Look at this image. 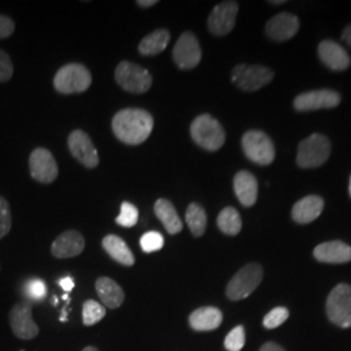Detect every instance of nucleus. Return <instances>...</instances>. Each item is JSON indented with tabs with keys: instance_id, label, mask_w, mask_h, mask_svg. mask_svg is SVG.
I'll use <instances>...</instances> for the list:
<instances>
[{
	"instance_id": "obj_1",
	"label": "nucleus",
	"mask_w": 351,
	"mask_h": 351,
	"mask_svg": "<svg viewBox=\"0 0 351 351\" xmlns=\"http://www.w3.org/2000/svg\"><path fill=\"white\" fill-rule=\"evenodd\" d=\"M154 129L151 113L141 108H125L113 116L112 130L123 143L137 146L150 137Z\"/></svg>"
},
{
	"instance_id": "obj_2",
	"label": "nucleus",
	"mask_w": 351,
	"mask_h": 351,
	"mask_svg": "<svg viewBox=\"0 0 351 351\" xmlns=\"http://www.w3.org/2000/svg\"><path fill=\"white\" fill-rule=\"evenodd\" d=\"M190 134L193 141L207 151H217L226 142V130L211 114L204 113L191 123Z\"/></svg>"
},
{
	"instance_id": "obj_3",
	"label": "nucleus",
	"mask_w": 351,
	"mask_h": 351,
	"mask_svg": "<svg viewBox=\"0 0 351 351\" xmlns=\"http://www.w3.org/2000/svg\"><path fill=\"white\" fill-rule=\"evenodd\" d=\"M91 73L82 64H66L53 78V86L60 94H78L86 91L91 85Z\"/></svg>"
},
{
	"instance_id": "obj_4",
	"label": "nucleus",
	"mask_w": 351,
	"mask_h": 351,
	"mask_svg": "<svg viewBox=\"0 0 351 351\" xmlns=\"http://www.w3.org/2000/svg\"><path fill=\"white\" fill-rule=\"evenodd\" d=\"M263 278V269L259 264L250 263L242 267L232 277L226 287V297L230 301H241L250 295L259 287Z\"/></svg>"
},
{
	"instance_id": "obj_5",
	"label": "nucleus",
	"mask_w": 351,
	"mask_h": 351,
	"mask_svg": "<svg viewBox=\"0 0 351 351\" xmlns=\"http://www.w3.org/2000/svg\"><path fill=\"white\" fill-rule=\"evenodd\" d=\"M116 82L132 94L147 93L152 86V75L150 72L138 64L121 62L114 71Z\"/></svg>"
},
{
	"instance_id": "obj_6",
	"label": "nucleus",
	"mask_w": 351,
	"mask_h": 351,
	"mask_svg": "<svg viewBox=\"0 0 351 351\" xmlns=\"http://www.w3.org/2000/svg\"><path fill=\"white\" fill-rule=\"evenodd\" d=\"M242 149L247 159L259 165H269L275 160L274 142L262 130H249L242 137Z\"/></svg>"
},
{
	"instance_id": "obj_7",
	"label": "nucleus",
	"mask_w": 351,
	"mask_h": 351,
	"mask_svg": "<svg viewBox=\"0 0 351 351\" xmlns=\"http://www.w3.org/2000/svg\"><path fill=\"white\" fill-rule=\"evenodd\" d=\"M330 155V142L323 134H313L298 146L297 164L301 168H316L326 163Z\"/></svg>"
},
{
	"instance_id": "obj_8",
	"label": "nucleus",
	"mask_w": 351,
	"mask_h": 351,
	"mask_svg": "<svg viewBox=\"0 0 351 351\" xmlns=\"http://www.w3.org/2000/svg\"><path fill=\"white\" fill-rule=\"evenodd\" d=\"M274 72L263 65L239 64L232 71V82L243 91H256L274 80Z\"/></svg>"
},
{
	"instance_id": "obj_9",
	"label": "nucleus",
	"mask_w": 351,
	"mask_h": 351,
	"mask_svg": "<svg viewBox=\"0 0 351 351\" xmlns=\"http://www.w3.org/2000/svg\"><path fill=\"white\" fill-rule=\"evenodd\" d=\"M326 314L329 320L341 326H351V287L339 284L333 289L326 300Z\"/></svg>"
},
{
	"instance_id": "obj_10",
	"label": "nucleus",
	"mask_w": 351,
	"mask_h": 351,
	"mask_svg": "<svg viewBox=\"0 0 351 351\" xmlns=\"http://www.w3.org/2000/svg\"><path fill=\"white\" fill-rule=\"evenodd\" d=\"M172 58L176 65L182 71L195 68L201 63L202 59V49L198 38L190 32L182 33L176 42Z\"/></svg>"
},
{
	"instance_id": "obj_11",
	"label": "nucleus",
	"mask_w": 351,
	"mask_h": 351,
	"mask_svg": "<svg viewBox=\"0 0 351 351\" xmlns=\"http://www.w3.org/2000/svg\"><path fill=\"white\" fill-rule=\"evenodd\" d=\"M10 324L17 339H33L39 333V328L33 319L32 303L29 301L19 302L13 306L10 313Z\"/></svg>"
},
{
	"instance_id": "obj_12",
	"label": "nucleus",
	"mask_w": 351,
	"mask_h": 351,
	"mask_svg": "<svg viewBox=\"0 0 351 351\" xmlns=\"http://www.w3.org/2000/svg\"><path fill=\"white\" fill-rule=\"evenodd\" d=\"M237 1H223L217 4L208 16V30L216 37H224L229 34L236 25L237 13H239Z\"/></svg>"
},
{
	"instance_id": "obj_13",
	"label": "nucleus",
	"mask_w": 351,
	"mask_h": 351,
	"mask_svg": "<svg viewBox=\"0 0 351 351\" xmlns=\"http://www.w3.org/2000/svg\"><path fill=\"white\" fill-rule=\"evenodd\" d=\"M29 169L32 177L40 184H51L59 175V168L53 155L43 147L36 149L30 154Z\"/></svg>"
},
{
	"instance_id": "obj_14",
	"label": "nucleus",
	"mask_w": 351,
	"mask_h": 351,
	"mask_svg": "<svg viewBox=\"0 0 351 351\" xmlns=\"http://www.w3.org/2000/svg\"><path fill=\"white\" fill-rule=\"evenodd\" d=\"M341 103V95L330 88L314 90L300 94L294 99V108L301 112L316 111L322 108H335Z\"/></svg>"
},
{
	"instance_id": "obj_15",
	"label": "nucleus",
	"mask_w": 351,
	"mask_h": 351,
	"mask_svg": "<svg viewBox=\"0 0 351 351\" xmlns=\"http://www.w3.org/2000/svg\"><path fill=\"white\" fill-rule=\"evenodd\" d=\"M68 147L75 160L84 167L91 169L99 164V154L84 130L77 129L71 133L68 138Z\"/></svg>"
},
{
	"instance_id": "obj_16",
	"label": "nucleus",
	"mask_w": 351,
	"mask_h": 351,
	"mask_svg": "<svg viewBox=\"0 0 351 351\" xmlns=\"http://www.w3.org/2000/svg\"><path fill=\"white\" fill-rule=\"evenodd\" d=\"M300 30V20L293 13H278L265 25L267 37L276 42H284L294 37Z\"/></svg>"
},
{
	"instance_id": "obj_17",
	"label": "nucleus",
	"mask_w": 351,
	"mask_h": 351,
	"mask_svg": "<svg viewBox=\"0 0 351 351\" xmlns=\"http://www.w3.org/2000/svg\"><path fill=\"white\" fill-rule=\"evenodd\" d=\"M319 58L326 65V68L341 72V71H346L350 66V56L348 53V51L345 50L341 45L335 40H323L319 45Z\"/></svg>"
},
{
	"instance_id": "obj_18",
	"label": "nucleus",
	"mask_w": 351,
	"mask_h": 351,
	"mask_svg": "<svg viewBox=\"0 0 351 351\" xmlns=\"http://www.w3.org/2000/svg\"><path fill=\"white\" fill-rule=\"evenodd\" d=\"M85 249V239L77 230H66L53 241L51 252L58 259L75 258Z\"/></svg>"
},
{
	"instance_id": "obj_19",
	"label": "nucleus",
	"mask_w": 351,
	"mask_h": 351,
	"mask_svg": "<svg viewBox=\"0 0 351 351\" xmlns=\"http://www.w3.org/2000/svg\"><path fill=\"white\" fill-rule=\"evenodd\" d=\"M314 256L323 263H349L351 262V247L341 241L324 242L315 247Z\"/></svg>"
},
{
	"instance_id": "obj_20",
	"label": "nucleus",
	"mask_w": 351,
	"mask_h": 351,
	"mask_svg": "<svg viewBox=\"0 0 351 351\" xmlns=\"http://www.w3.org/2000/svg\"><path fill=\"white\" fill-rule=\"evenodd\" d=\"M324 201L319 195H308L297 202L291 210V217L298 224H308L323 213Z\"/></svg>"
},
{
	"instance_id": "obj_21",
	"label": "nucleus",
	"mask_w": 351,
	"mask_h": 351,
	"mask_svg": "<svg viewBox=\"0 0 351 351\" xmlns=\"http://www.w3.org/2000/svg\"><path fill=\"white\" fill-rule=\"evenodd\" d=\"M233 188L242 206L251 207L255 204L258 199V180L255 176L247 171H239L234 176Z\"/></svg>"
},
{
	"instance_id": "obj_22",
	"label": "nucleus",
	"mask_w": 351,
	"mask_h": 351,
	"mask_svg": "<svg viewBox=\"0 0 351 351\" xmlns=\"http://www.w3.org/2000/svg\"><path fill=\"white\" fill-rule=\"evenodd\" d=\"M95 288L103 304L108 308L120 307L125 300L124 290L110 277H99L95 282Z\"/></svg>"
},
{
	"instance_id": "obj_23",
	"label": "nucleus",
	"mask_w": 351,
	"mask_h": 351,
	"mask_svg": "<svg viewBox=\"0 0 351 351\" xmlns=\"http://www.w3.org/2000/svg\"><path fill=\"white\" fill-rule=\"evenodd\" d=\"M223 314L216 307H202L195 310L189 317V324L198 332H207L221 326Z\"/></svg>"
},
{
	"instance_id": "obj_24",
	"label": "nucleus",
	"mask_w": 351,
	"mask_h": 351,
	"mask_svg": "<svg viewBox=\"0 0 351 351\" xmlns=\"http://www.w3.org/2000/svg\"><path fill=\"white\" fill-rule=\"evenodd\" d=\"M101 246L117 263L123 264L126 267H132L136 263L133 252L128 247L125 241L120 239L119 236H114V234L106 236L101 241Z\"/></svg>"
},
{
	"instance_id": "obj_25",
	"label": "nucleus",
	"mask_w": 351,
	"mask_h": 351,
	"mask_svg": "<svg viewBox=\"0 0 351 351\" xmlns=\"http://www.w3.org/2000/svg\"><path fill=\"white\" fill-rule=\"evenodd\" d=\"M154 211L169 234H177L182 230V221L176 211L172 202L168 201L165 198L158 199L155 202Z\"/></svg>"
},
{
	"instance_id": "obj_26",
	"label": "nucleus",
	"mask_w": 351,
	"mask_h": 351,
	"mask_svg": "<svg viewBox=\"0 0 351 351\" xmlns=\"http://www.w3.org/2000/svg\"><path fill=\"white\" fill-rule=\"evenodd\" d=\"M169 40L171 33L167 29H158L141 40L138 46L139 53L145 56L158 55L167 49Z\"/></svg>"
},
{
	"instance_id": "obj_27",
	"label": "nucleus",
	"mask_w": 351,
	"mask_h": 351,
	"mask_svg": "<svg viewBox=\"0 0 351 351\" xmlns=\"http://www.w3.org/2000/svg\"><path fill=\"white\" fill-rule=\"evenodd\" d=\"M186 224L194 237H201L207 228V213L198 203H190L186 210Z\"/></svg>"
},
{
	"instance_id": "obj_28",
	"label": "nucleus",
	"mask_w": 351,
	"mask_h": 351,
	"mask_svg": "<svg viewBox=\"0 0 351 351\" xmlns=\"http://www.w3.org/2000/svg\"><path fill=\"white\" fill-rule=\"evenodd\" d=\"M217 226L224 234L237 236L242 229L239 211L233 207H226L217 216Z\"/></svg>"
},
{
	"instance_id": "obj_29",
	"label": "nucleus",
	"mask_w": 351,
	"mask_h": 351,
	"mask_svg": "<svg viewBox=\"0 0 351 351\" xmlns=\"http://www.w3.org/2000/svg\"><path fill=\"white\" fill-rule=\"evenodd\" d=\"M106 316V307L98 302L88 300L82 306V320L85 326H94Z\"/></svg>"
},
{
	"instance_id": "obj_30",
	"label": "nucleus",
	"mask_w": 351,
	"mask_h": 351,
	"mask_svg": "<svg viewBox=\"0 0 351 351\" xmlns=\"http://www.w3.org/2000/svg\"><path fill=\"white\" fill-rule=\"evenodd\" d=\"M116 223L124 228L136 226L138 223V208L129 202H123L120 215L116 217Z\"/></svg>"
},
{
	"instance_id": "obj_31",
	"label": "nucleus",
	"mask_w": 351,
	"mask_h": 351,
	"mask_svg": "<svg viewBox=\"0 0 351 351\" xmlns=\"http://www.w3.org/2000/svg\"><path fill=\"white\" fill-rule=\"evenodd\" d=\"M246 342V335L245 328L242 326L233 328L224 341V346L228 351H241L245 346Z\"/></svg>"
},
{
	"instance_id": "obj_32",
	"label": "nucleus",
	"mask_w": 351,
	"mask_h": 351,
	"mask_svg": "<svg viewBox=\"0 0 351 351\" xmlns=\"http://www.w3.org/2000/svg\"><path fill=\"white\" fill-rule=\"evenodd\" d=\"M26 297L32 301H42L47 295V287L43 280L32 278L25 284Z\"/></svg>"
},
{
	"instance_id": "obj_33",
	"label": "nucleus",
	"mask_w": 351,
	"mask_h": 351,
	"mask_svg": "<svg viewBox=\"0 0 351 351\" xmlns=\"http://www.w3.org/2000/svg\"><path fill=\"white\" fill-rule=\"evenodd\" d=\"M139 245L145 252H155L162 250L164 246L163 236L159 232H147L142 236Z\"/></svg>"
},
{
	"instance_id": "obj_34",
	"label": "nucleus",
	"mask_w": 351,
	"mask_h": 351,
	"mask_svg": "<svg viewBox=\"0 0 351 351\" xmlns=\"http://www.w3.org/2000/svg\"><path fill=\"white\" fill-rule=\"evenodd\" d=\"M12 228V213L10 203L0 197V239H4Z\"/></svg>"
},
{
	"instance_id": "obj_35",
	"label": "nucleus",
	"mask_w": 351,
	"mask_h": 351,
	"mask_svg": "<svg viewBox=\"0 0 351 351\" xmlns=\"http://www.w3.org/2000/svg\"><path fill=\"white\" fill-rule=\"evenodd\" d=\"M289 317V311L285 307H276L272 311L265 315L263 320V326L267 329H275L287 322Z\"/></svg>"
},
{
	"instance_id": "obj_36",
	"label": "nucleus",
	"mask_w": 351,
	"mask_h": 351,
	"mask_svg": "<svg viewBox=\"0 0 351 351\" xmlns=\"http://www.w3.org/2000/svg\"><path fill=\"white\" fill-rule=\"evenodd\" d=\"M12 75V60L7 52L0 50V82H8Z\"/></svg>"
},
{
	"instance_id": "obj_37",
	"label": "nucleus",
	"mask_w": 351,
	"mask_h": 351,
	"mask_svg": "<svg viewBox=\"0 0 351 351\" xmlns=\"http://www.w3.org/2000/svg\"><path fill=\"white\" fill-rule=\"evenodd\" d=\"M14 29L16 26L12 19H10L8 16L0 14V39L11 37L14 33Z\"/></svg>"
},
{
	"instance_id": "obj_38",
	"label": "nucleus",
	"mask_w": 351,
	"mask_h": 351,
	"mask_svg": "<svg viewBox=\"0 0 351 351\" xmlns=\"http://www.w3.org/2000/svg\"><path fill=\"white\" fill-rule=\"evenodd\" d=\"M59 285L62 287L64 291L69 293V291H72L73 288H75V281H73V278H72V277H64V278H62V280L59 281Z\"/></svg>"
},
{
	"instance_id": "obj_39",
	"label": "nucleus",
	"mask_w": 351,
	"mask_h": 351,
	"mask_svg": "<svg viewBox=\"0 0 351 351\" xmlns=\"http://www.w3.org/2000/svg\"><path fill=\"white\" fill-rule=\"evenodd\" d=\"M261 351H285L281 346H278L275 342H267L262 346Z\"/></svg>"
},
{
	"instance_id": "obj_40",
	"label": "nucleus",
	"mask_w": 351,
	"mask_h": 351,
	"mask_svg": "<svg viewBox=\"0 0 351 351\" xmlns=\"http://www.w3.org/2000/svg\"><path fill=\"white\" fill-rule=\"evenodd\" d=\"M342 39H343V42H345L348 46H350L351 47V25L345 27V30H343V33H342Z\"/></svg>"
},
{
	"instance_id": "obj_41",
	"label": "nucleus",
	"mask_w": 351,
	"mask_h": 351,
	"mask_svg": "<svg viewBox=\"0 0 351 351\" xmlns=\"http://www.w3.org/2000/svg\"><path fill=\"white\" fill-rule=\"evenodd\" d=\"M137 4L141 8H150V7H154L155 4H158V0H138Z\"/></svg>"
},
{
	"instance_id": "obj_42",
	"label": "nucleus",
	"mask_w": 351,
	"mask_h": 351,
	"mask_svg": "<svg viewBox=\"0 0 351 351\" xmlns=\"http://www.w3.org/2000/svg\"><path fill=\"white\" fill-rule=\"evenodd\" d=\"M82 351H99L97 348H94V346H88V348H85Z\"/></svg>"
},
{
	"instance_id": "obj_43",
	"label": "nucleus",
	"mask_w": 351,
	"mask_h": 351,
	"mask_svg": "<svg viewBox=\"0 0 351 351\" xmlns=\"http://www.w3.org/2000/svg\"><path fill=\"white\" fill-rule=\"evenodd\" d=\"M271 4H276V5H280V4H284L285 1L284 0H277V1H269Z\"/></svg>"
},
{
	"instance_id": "obj_44",
	"label": "nucleus",
	"mask_w": 351,
	"mask_h": 351,
	"mask_svg": "<svg viewBox=\"0 0 351 351\" xmlns=\"http://www.w3.org/2000/svg\"><path fill=\"white\" fill-rule=\"evenodd\" d=\"M349 193H350V197H351V177H350V185H349Z\"/></svg>"
}]
</instances>
